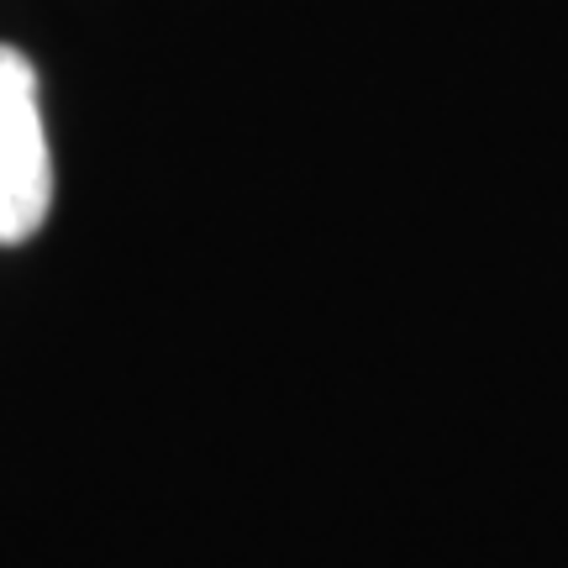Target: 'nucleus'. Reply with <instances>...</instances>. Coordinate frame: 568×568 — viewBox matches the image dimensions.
Listing matches in <instances>:
<instances>
[{"instance_id":"1","label":"nucleus","mask_w":568,"mask_h":568,"mask_svg":"<svg viewBox=\"0 0 568 568\" xmlns=\"http://www.w3.org/2000/svg\"><path fill=\"white\" fill-rule=\"evenodd\" d=\"M53 211V153L42 132L38 69L0 42V247L32 243Z\"/></svg>"}]
</instances>
